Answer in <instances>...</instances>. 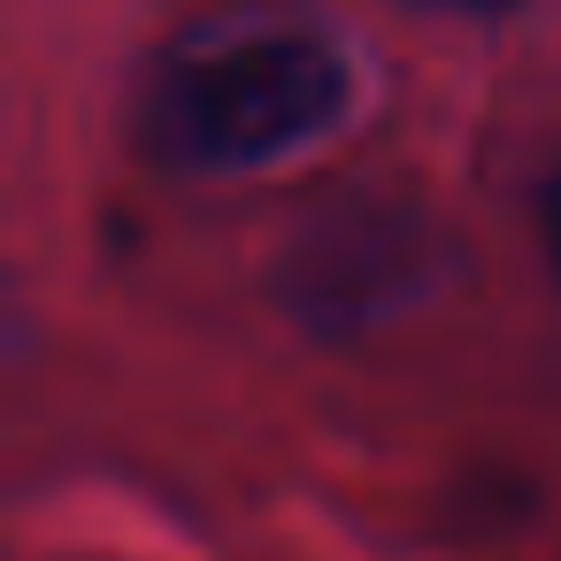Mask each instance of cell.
<instances>
[{
  "label": "cell",
  "mask_w": 561,
  "mask_h": 561,
  "mask_svg": "<svg viewBox=\"0 0 561 561\" xmlns=\"http://www.w3.org/2000/svg\"><path fill=\"white\" fill-rule=\"evenodd\" d=\"M339 108H346V62L323 39L277 32L170 62L139 108V131L178 170H254L331 131Z\"/></svg>",
  "instance_id": "cell-1"
},
{
  "label": "cell",
  "mask_w": 561,
  "mask_h": 561,
  "mask_svg": "<svg viewBox=\"0 0 561 561\" xmlns=\"http://www.w3.org/2000/svg\"><path fill=\"white\" fill-rule=\"evenodd\" d=\"M438 285L431 216L385 193H346L308 216L277 262V300L308 339H362Z\"/></svg>",
  "instance_id": "cell-2"
},
{
  "label": "cell",
  "mask_w": 561,
  "mask_h": 561,
  "mask_svg": "<svg viewBox=\"0 0 561 561\" xmlns=\"http://www.w3.org/2000/svg\"><path fill=\"white\" fill-rule=\"evenodd\" d=\"M538 224H546V247H553V262H561V178L546 185V201H538Z\"/></svg>",
  "instance_id": "cell-3"
},
{
  "label": "cell",
  "mask_w": 561,
  "mask_h": 561,
  "mask_svg": "<svg viewBox=\"0 0 561 561\" xmlns=\"http://www.w3.org/2000/svg\"><path fill=\"white\" fill-rule=\"evenodd\" d=\"M423 9H477L484 16V9H515V0H423Z\"/></svg>",
  "instance_id": "cell-4"
}]
</instances>
